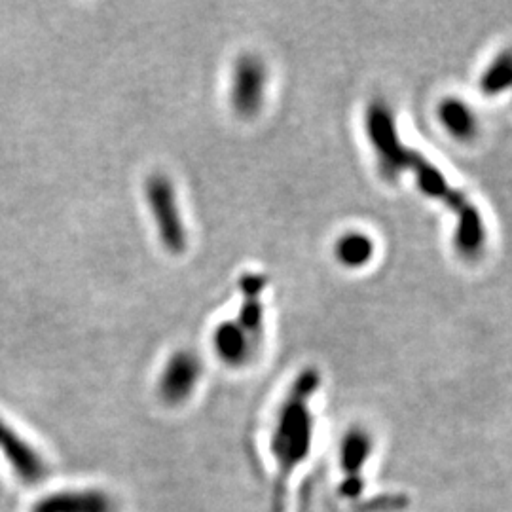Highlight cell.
Segmentation results:
<instances>
[{
	"mask_svg": "<svg viewBox=\"0 0 512 512\" xmlns=\"http://www.w3.org/2000/svg\"><path fill=\"white\" fill-rule=\"evenodd\" d=\"M365 128L380 173L387 179H395L404 171H412L423 194L446 203L452 209L456 217L454 243L459 253L469 258L478 255L486 241V228L480 211L465 198V194L448 184L439 167L431 164L418 150L404 145L397 133L395 116L384 101H372L368 105Z\"/></svg>",
	"mask_w": 512,
	"mask_h": 512,
	"instance_id": "1",
	"label": "cell"
},
{
	"mask_svg": "<svg viewBox=\"0 0 512 512\" xmlns=\"http://www.w3.org/2000/svg\"><path fill=\"white\" fill-rule=\"evenodd\" d=\"M321 376L315 368H306L296 380L275 414L274 427L270 435V450L285 482L294 469L310 456L313 442V416L310 401L319 389Z\"/></svg>",
	"mask_w": 512,
	"mask_h": 512,
	"instance_id": "2",
	"label": "cell"
},
{
	"mask_svg": "<svg viewBox=\"0 0 512 512\" xmlns=\"http://www.w3.org/2000/svg\"><path fill=\"white\" fill-rule=\"evenodd\" d=\"M145 194L162 245L169 253L181 255L186 251L188 234L181 217L175 186L162 173H154L147 179Z\"/></svg>",
	"mask_w": 512,
	"mask_h": 512,
	"instance_id": "3",
	"label": "cell"
},
{
	"mask_svg": "<svg viewBox=\"0 0 512 512\" xmlns=\"http://www.w3.org/2000/svg\"><path fill=\"white\" fill-rule=\"evenodd\" d=\"M268 90V69L258 55H241L234 67L230 101L243 118H251L262 109Z\"/></svg>",
	"mask_w": 512,
	"mask_h": 512,
	"instance_id": "4",
	"label": "cell"
},
{
	"mask_svg": "<svg viewBox=\"0 0 512 512\" xmlns=\"http://www.w3.org/2000/svg\"><path fill=\"white\" fill-rule=\"evenodd\" d=\"M202 363L192 351H177L169 357L158 382V395L165 404L186 403L202 380Z\"/></svg>",
	"mask_w": 512,
	"mask_h": 512,
	"instance_id": "5",
	"label": "cell"
},
{
	"mask_svg": "<svg viewBox=\"0 0 512 512\" xmlns=\"http://www.w3.org/2000/svg\"><path fill=\"white\" fill-rule=\"evenodd\" d=\"M0 450L10 461L14 473L23 484H37L46 476V463L37 450L19 437L18 433L0 420Z\"/></svg>",
	"mask_w": 512,
	"mask_h": 512,
	"instance_id": "6",
	"label": "cell"
},
{
	"mask_svg": "<svg viewBox=\"0 0 512 512\" xmlns=\"http://www.w3.org/2000/svg\"><path fill=\"white\" fill-rule=\"evenodd\" d=\"M268 287V277L264 274H243L239 277L241 308L238 325L260 346V336L264 332V304L260 296Z\"/></svg>",
	"mask_w": 512,
	"mask_h": 512,
	"instance_id": "7",
	"label": "cell"
},
{
	"mask_svg": "<svg viewBox=\"0 0 512 512\" xmlns=\"http://www.w3.org/2000/svg\"><path fill=\"white\" fill-rule=\"evenodd\" d=\"M211 342L220 361L232 368L249 365L258 348L255 340L239 327L238 321L220 323L213 332Z\"/></svg>",
	"mask_w": 512,
	"mask_h": 512,
	"instance_id": "8",
	"label": "cell"
},
{
	"mask_svg": "<svg viewBox=\"0 0 512 512\" xmlns=\"http://www.w3.org/2000/svg\"><path fill=\"white\" fill-rule=\"evenodd\" d=\"M33 512H116V503L101 490H67L44 497Z\"/></svg>",
	"mask_w": 512,
	"mask_h": 512,
	"instance_id": "9",
	"label": "cell"
},
{
	"mask_svg": "<svg viewBox=\"0 0 512 512\" xmlns=\"http://www.w3.org/2000/svg\"><path fill=\"white\" fill-rule=\"evenodd\" d=\"M374 251H376L374 239L370 238L365 232H359V230L346 232L334 243L336 260L349 270H359V268L366 266L372 260Z\"/></svg>",
	"mask_w": 512,
	"mask_h": 512,
	"instance_id": "10",
	"label": "cell"
},
{
	"mask_svg": "<svg viewBox=\"0 0 512 512\" xmlns=\"http://www.w3.org/2000/svg\"><path fill=\"white\" fill-rule=\"evenodd\" d=\"M440 124L456 139H471L476 131V118L471 109L456 97L440 101Z\"/></svg>",
	"mask_w": 512,
	"mask_h": 512,
	"instance_id": "11",
	"label": "cell"
},
{
	"mask_svg": "<svg viewBox=\"0 0 512 512\" xmlns=\"http://www.w3.org/2000/svg\"><path fill=\"white\" fill-rule=\"evenodd\" d=\"M372 454V435L363 427H351L340 446L342 469L348 475H357Z\"/></svg>",
	"mask_w": 512,
	"mask_h": 512,
	"instance_id": "12",
	"label": "cell"
},
{
	"mask_svg": "<svg viewBox=\"0 0 512 512\" xmlns=\"http://www.w3.org/2000/svg\"><path fill=\"white\" fill-rule=\"evenodd\" d=\"M480 88L486 95H497L512 88V52L497 55L482 74Z\"/></svg>",
	"mask_w": 512,
	"mask_h": 512,
	"instance_id": "13",
	"label": "cell"
}]
</instances>
